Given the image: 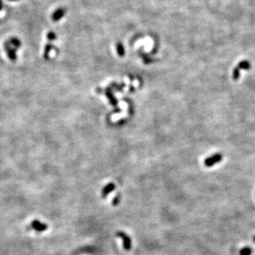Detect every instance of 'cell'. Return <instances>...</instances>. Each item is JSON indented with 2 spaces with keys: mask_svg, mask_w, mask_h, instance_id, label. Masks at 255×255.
Wrapping results in <instances>:
<instances>
[{
  "mask_svg": "<svg viewBox=\"0 0 255 255\" xmlns=\"http://www.w3.org/2000/svg\"><path fill=\"white\" fill-rule=\"evenodd\" d=\"M8 41H9V43H10V45H12L13 48H14L16 49V50L18 49L20 47H21V42L18 38H16V37H12V38H9V39L8 40Z\"/></svg>",
  "mask_w": 255,
  "mask_h": 255,
  "instance_id": "6",
  "label": "cell"
},
{
  "mask_svg": "<svg viewBox=\"0 0 255 255\" xmlns=\"http://www.w3.org/2000/svg\"><path fill=\"white\" fill-rule=\"evenodd\" d=\"M120 201H121V196L117 195L114 198V200L112 201V205L114 206H116L119 204Z\"/></svg>",
  "mask_w": 255,
  "mask_h": 255,
  "instance_id": "12",
  "label": "cell"
},
{
  "mask_svg": "<svg viewBox=\"0 0 255 255\" xmlns=\"http://www.w3.org/2000/svg\"><path fill=\"white\" fill-rule=\"evenodd\" d=\"M222 158H223V156H222L221 154H219V153H218V154H215L212 155V156L207 158L206 160L204 161V164L205 165L208 167H212L214 164L221 162L222 160Z\"/></svg>",
  "mask_w": 255,
  "mask_h": 255,
  "instance_id": "3",
  "label": "cell"
},
{
  "mask_svg": "<svg viewBox=\"0 0 255 255\" xmlns=\"http://www.w3.org/2000/svg\"><path fill=\"white\" fill-rule=\"evenodd\" d=\"M240 70V69L237 67V66L233 70V73H232V77H233V79H234V80H237V79H239Z\"/></svg>",
  "mask_w": 255,
  "mask_h": 255,
  "instance_id": "10",
  "label": "cell"
},
{
  "mask_svg": "<svg viewBox=\"0 0 255 255\" xmlns=\"http://www.w3.org/2000/svg\"><path fill=\"white\" fill-rule=\"evenodd\" d=\"M240 255H251L252 254V249L249 247H244L241 249L240 252Z\"/></svg>",
  "mask_w": 255,
  "mask_h": 255,
  "instance_id": "9",
  "label": "cell"
},
{
  "mask_svg": "<svg viewBox=\"0 0 255 255\" xmlns=\"http://www.w3.org/2000/svg\"><path fill=\"white\" fill-rule=\"evenodd\" d=\"M52 48V45L51 44H47V45H45V58H48V53L49 51H51Z\"/></svg>",
  "mask_w": 255,
  "mask_h": 255,
  "instance_id": "13",
  "label": "cell"
},
{
  "mask_svg": "<svg viewBox=\"0 0 255 255\" xmlns=\"http://www.w3.org/2000/svg\"><path fill=\"white\" fill-rule=\"evenodd\" d=\"M4 51L6 52L7 56H8L9 59L12 61H16L17 59V55H16V49L13 48L12 45H10L8 40L4 42Z\"/></svg>",
  "mask_w": 255,
  "mask_h": 255,
  "instance_id": "2",
  "label": "cell"
},
{
  "mask_svg": "<svg viewBox=\"0 0 255 255\" xmlns=\"http://www.w3.org/2000/svg\"><path fill=\"white\" fill-rule=\"evenodd\" d=\"M66 12H67V9L64 7H60V8L57 9L52 14L51 18L53 19V21H60L61 18L64 17V16L65 15Z\"/></svg>",
  "mask_w": 255,
  "mask_h": 255,
  "instance_id": "4",
  "label": "cell"
},
{
  "mask_svg": "<svg viewBox=\"0 0 255 255\" xmlns=\"http://www.w3.org/2000/svg\"><path fill=\"white\" fill-rule=\"evenodd\" d=\"M8 1H18V0H8Z\"/></svg>",
  "mask_w": 255,
  "mask_h": 255,
  "instance_id": "16",
  "label": "cell"
},
{
  "mask_svg": "<svg viewBox=\"0 0 255 255\" xmlns=\"http://www.w3.org/2000/svg\"><path fill=\"white\" fill-rule=\"evenodd\" d=\"M116 235H117V237L121 238L123 241V248L126 251L130 250L131 247H132V241H131L130 237L123 231H118L116 232Z\"/></svg>",
  "mask_w": 255,
  "mask_h": 255,
  "instance_id": "1",
  "label": "cell"
},
{
  "mask_svg": "<svg viewBox=\"0 0 255 255\" xmlns=\"http://www.w3.org/2000/svg\"><path fill=\"white\" fill-rule=\"evenodd\" d=\"M47 38H48L50 40H53L56 39L57 35L55 32H53V31H50V32L48 33Z\"/></svg>",
  "mask_w": 255,
  "mask_h": 255,
  "instance_id": "11",
  "label": "cell"
},
{
  "mask_svg": "<svg viewBox=\"0 0 255 255\" xmlns=\"http://www.w3.org/2000/svg\"><path fill=\"white\" fill-rule=\"evenodd\" d=\"M250 63L247 60H243L238 64L237 67L240 68V70H249L250 69Z\"/></svg>",
  "mask_w": 255,
  "mask_h": 255,
  "instance_id": "8",
  "label": "cell"
},
{
  "mask_svg": "<svg viewBox=\"0 0 255 255\" xmlns=\"http://www.w3.org/2000/svg\"><path fill=\"white\" fill-rule=\"evenodd\" d=\"M31 227L37 232H40L45 231L48 229V225L42 223V222L39 221L38 220H34L31 222Z\"/></svg>",
  "mask_w": 255,
  "mask_h": 255,
  "instance_id": "5",
  "label": "cell"
},
{
  "mask_svg": "<svg viewBox=\"0 0 255 255\" xmlns=\"http://www.w3.org/2000/svg\"><path fill=\"white\" fill-rule=\"evenodd\" d=\"M3 6H4L3 1H2V0H0V12H1V11L2 10V9H3Z\"/></svg>",
  "mask_w": 255,
  "mask_h": 255,
  "instance_id": "15",
  "label": "cell"
},
{
  "mask_svg": "<svg viewBox=\"0 0 255 255\" xmlns=\"http://www.w3.org/2000/svg\"><path fill=\"white\" fill-rule=\"evenodd\" d=\"M117 48H118V51H119V53H123V45H122L121 42L118 43Z\"/></svg>",
  "mask_w": 255,
  "mask_h": 255,
  "instance_id": "14",
  "label": "cell"
},
{
  "mask_svg": "<svg viewBox=\"0 0 255 255\" xmlns=\"http://www.w3.org/2000/svg\"><path fill=\"white\" fill-rule=\"evenodd\" d=\"M114 188H115V186H114V184H109V185L106 186V187L103 188V190L102 191V194H101L102 195V196L106 197V196L108 195L111 191H113V190L114 189Z\"/></svg>",
  "mask_w": 255,
  "mask_h": 255,
  "instance_id": "7",
  "label": "cell"
},
{
  "mask_svg": "<svg viewBox=\"0 0 255 255\" xmlns=\"http://www.w3.org/2000/svg\"><path fill=\"white\" fill-rule=\"evenodd\" d=\"M254 243H255V237H254Z\"/></svg>",
  "mask_w": 255,
  "mask_h": 255,
  "instance_id": "17",
  "label": "cell"
}]
</instances>
